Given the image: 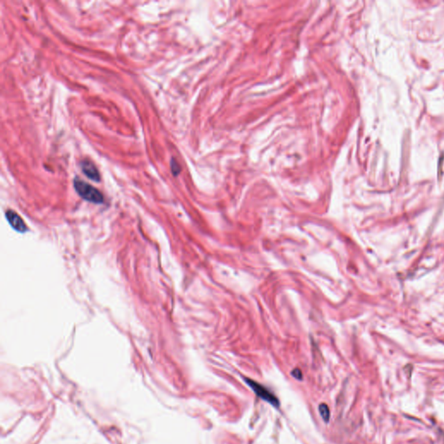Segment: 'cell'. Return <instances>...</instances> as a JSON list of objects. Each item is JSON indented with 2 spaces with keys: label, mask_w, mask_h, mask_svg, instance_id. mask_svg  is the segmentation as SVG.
Returning <instances> with one entry per match:
<instances>
[{
  "label": "cell",
  "mask_w": 444,
  "mask_h": 444,
  "mask_svg": "<svg viewBox=\"0 0 444 444\" xmlns=\"http://www.w3.org/2000/svg\"><path fill=\"white\" fill-rule=\"evenodd\" d=\"M74 187L83 199L89 203L100 204L104 203L103 193L95 187L80 179H75Z\"/></svg>",
  "instance_id": "obj_1"
},
{
  "label": "cell",
  "mask_w": 444,
  "mask_h": 444,
  "mask_svg": "<svg viewBox=\"0 0 444 444\" xmlns=\"http://www.w3.org/2000/svg\"><path fill=\"white\" fill-rule=\"evenodd\" d=\"M245 383L253 389V391L255 392L260 399H262L263 401L267 402L273 407H279L280 404H279V399H277L273 392L267 389V387L260 384L255 380L245 378Z\"/></svg>",
  "instance_id": "obj_2"
},
{
  "label": "cell",
  "mask_w": 444,
  "mask_h": 444,
  "mask_svg": "<svg viewBox=\"0 0 444 444\" xmlns=\"http://www.w3.org/2000/svg\"><path fill=\"white\" fill-rule=\"evenodd\" d=\"M6 216H7V221L9 222L10 225L16 231H18L19 233H25L27 231L28 228L25 222H24V221L22 220V218L16 212L9 210V211L7 212Z\"/></svg>",
  "instance_id": "obj_3"
},
{
  "label": "cell",
  "mask_w": 444,
  "mask_h": 444,
  "mask_svg": "<svg viewBox=\"0 0 444 444\" xmlns=\"http://www.w3.org/2000/svg\"><path fill=\"white\" fill-rule=\"evenodd\" d=\"M81 166H82V170H83L84 175L87 177L92 180V181H100V174H99V171L96 169V167L94 165V163L85 160V161H83V163H81Z\"/></svg>",
  "instance_id": "obj_4"
},
{
  "label": "cell",
  "mask_w": 444,
  "mask_h": 444,
  "mask_svg": "<svg viewBox=\"0 0 444 444\" xmlns=\"http://www.w3.org/2000/svg\"><path fill=\"white\" fill-rule=\"evenodd\" d=\"M319 411L320 416H321L322 419L325 421V423H327L329 422V420H330V416H331V412H330L329 407L325 404H321V405H319Z\"/></svg>",
  "instance_id": "obj_5"
},
{
  "label": "cell",
  "mask_w": 444,
  "mask_h": 444,
  "mask_svg": "<svg viewBox=\"0 0 444 444\" xmlns=\"http://www.w3.org/2000/svg\"><path fill=\"white\" fill-rule=\"evenodd\" d=\"M171 169L173 175H177L180 173V171H181V168H180V166L176 163V161L175 159H173L171 161Z\"/></svg>",
  "instance_id": "obj_6"
},
{
  "label": "cell",
  "mask_w": 444,
  "mask_h": 444,
  "mask_svg": "<svg viewBox=\"0 0 444 444\" xmlns=\"http://www.w3.org/2000/svg\"><path fill=\"white\" fill-rule=\"evenodd\" d=\"M291 376H292L294 378H296L297 380H300V381L303 379L302 372H301V370H299V369H295V370L291 371Z\"/></svg>",
  "instance_id": "obj_7"
}]
</instances>
